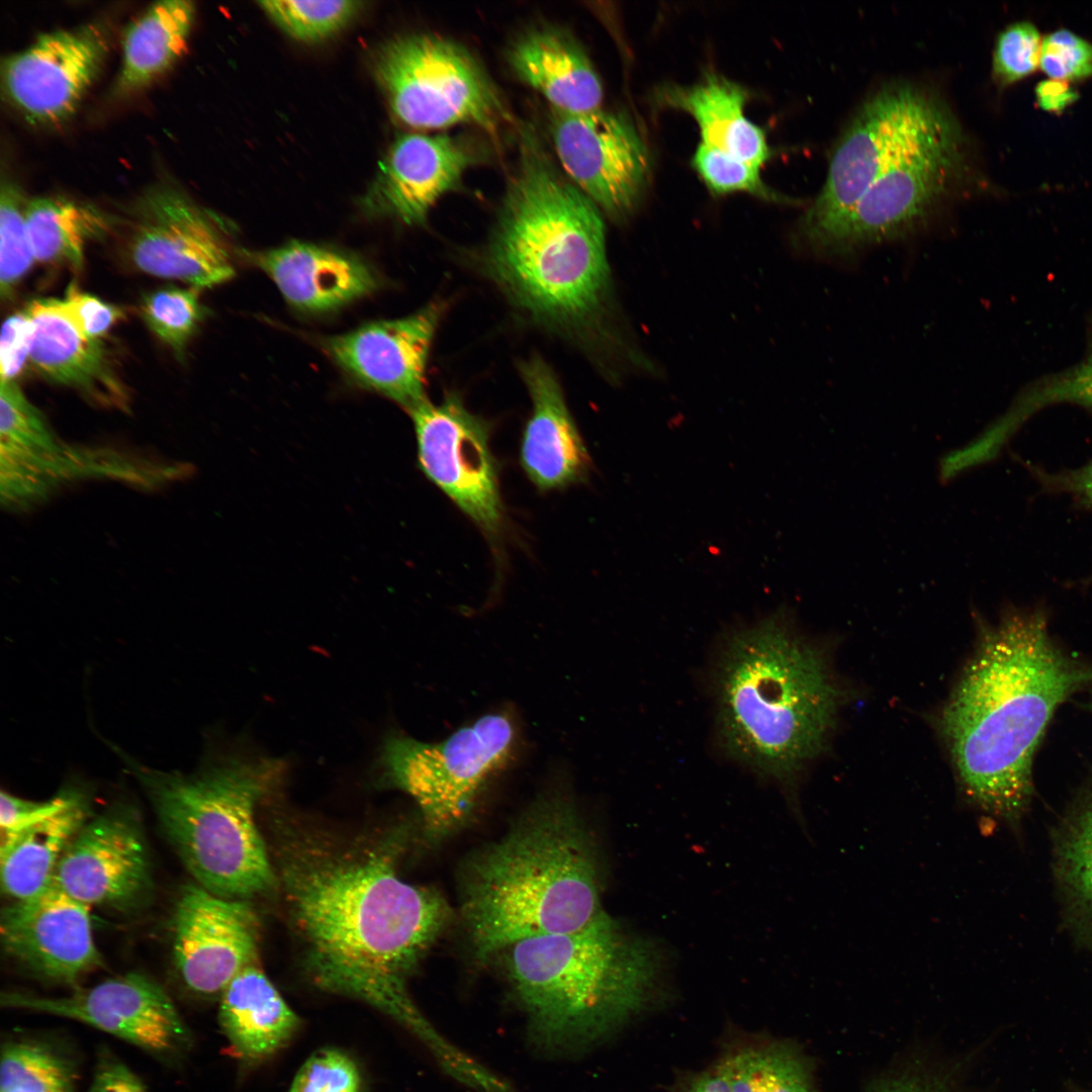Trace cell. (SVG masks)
Instances as JSON below:
<instances>
[{"label":"cell","instance_id":"obj_1","mask_svg":"<svg viewBox=\"0 0 1092 1092\" xmlns=\"http://www.w3.org/2000/svg\"><path fill=\"white\" fill-rule=\"evenodd\" d=\"M398 841L292 832L279 846L277 882L315 985L371 1005L441 1053L407 982L451 914L436 890L401 877Z\"/></svg>","mask_w":1092,"mask_h":1092},{"label":"cell","instance_id":"obj_2","mask_svg":"<svg viewBox=\"0 0 1092 1092\" xmlns=\"http://www.w3.org/2000/svg\"><path fill=\"white\" fill-rule=\"evenodd\" d=\"M481 263L512 305L580 346L607 378L658 373L617 304L600 208L529 131Z\"/></svg>","mask_w":1092,"mask_h":1092},{"label":"cell","instance_id":"obj_3","mask_svg":"<svg viewBox=\"0 0 1092 1092\" xmlns=\"http://www.w3.org/2000/svg\"><path fill=\"white\" fill-rule=\"evenodd\" d=\"M1092 690V661L1053 636L1042 607H1009L984 628L942 718L967 797L1017 823L1034 793L1033 762L1058 708Z\"/></svg>","mask_w":1092,"mask_h":1092},{"label":"cell","instance_id":"obj_4","mask_svg":"<svg viewBox=\"0 0 1092 1092\" xmlns=\"http://www.w3.org/2000/svg\"><path fill=\"white\" fill-rule=\"evenodd\" d=\"M601 882L598 851L574 805L542 796L467 864L460 906L475 957L584 927L605 912Z\"/></svg>","mask_w":1092,"mask_h":1092},{"label":"cell","instance_id":"obj_5","mask_svg":"<svg viewBox=\"0 0 1092 1092\" xmlns=\"http://www.w3.org/2000/svg\"><path fill=\"white\" fill-rule=\"evenodd\" d=\"M497 956L534 1038L547 1049L599 1042L663 995L659 949L606 912L582 928L523 939Z\"/></svg>","mask_w":1092,"mask_h":1092},{"label":"cell","instance_id":"obj_6","mask_svg":"<svg viewBox=\"0 0 1092 1092\" xmlns=\"http://www.w3.org/2000/svg\"><path fill=\"white\" fill-rule=\"evenodd\" d=\"M715 690L725 751L780 782L823 748L841 697L823 656L783 615L729 637Z\"/></svg>","mask_w":1092,"mask_h":1092},{"label":"cell","instance_id":"obj_7","mask_svg":"<svg viewBox=\"0 0 1092 1092\" xmlns=\"http://www.w3.org/2000/svg\"><path fill=\"white\" fill-rule=\"evenodd\" d=\"M127 763L198 885L240 900L273 887L277 875L255 812L281 782L286 770L282 759L235 756L192 775Z\"/></svg>","mask_w":1092,"mask_h":1092},{"label":"cell","instance_id":"obj_8","mask_svg":"<svg viewBox=\"0 0 1092 1092\" xmlns=\"http://www.w3.org/2000/svg\"><path fill=\"white\" fill-rule=\"evenodd\" d=\"M960 128L946 105L929 91L911 84L877 91L838 139L825 183L793 233L792 246L805 255L882 174Z\"/></svg>","mask_w":1092,"mask_h":1092},{"label":"cell","instance_id":"obj_9","mask_svg":"<svg viewBox=\"0 0 1092 1092\" xmlns=\"http://www.w3.org/2000/svg\"><path fill=\"white\" fill-rule=\"evenodd\" d=\"M516 742L507 713H490L439 742L386 736L377 760L382 782L415 801L426 834L446 837L469 817L488 781L508 763Z\"/></svg>","mask_w":1092,"mask_h":1092},{"label":"cell","instance_id":"obj_10","mask_svg":"<svg viewBox=\"0 0 1092 1092\" xmlns=\"http://www.w3.org/2000/svg\"><path fill=\"white\" fill-rule=\"evenodd\" d=\"M376 75L395 117L419 129L470 124L494 132L507 112L494 83L461 44L436 34L384 47Z\"/></svg>","mask_w":1092,"mask_h":1092},{"label":"cell","instance_id":"obj_11","mask_svg":"<svg viewBox=\"0 0 1092 1092\" xmlns=\"http://www.w3.org/2000/svg\"><path fill=\"white\" fill-rule=\"evenodd\" d=\"M964 138L960 128L892 166L805 256L849 264L924 230L969 172Z\"/></svg>","mask_w":1092,"mask_h":1092},{"label":"cell","instance_id":"obj_12","mask_svg":"<svg viewBox=\"0 0 1092 1092\" xmlns=\"http://www.w3.org/2000/svg\"><path fill=\"white\" fill-rule=\"evenodd\" d=\"M156 465L113 451L62 443L16 381L0 385V493L8 509H26L62 483L82 477H118L153 485Z\"/></svg>","mask_w":1092,"mask_h":1092},{"label":"cell","instance_id":"obj_13","mask_svg":"<svg viewBox=\"0 0 1092 1092\" xmlns=\"http://www.w3.org/2000/svg\"><path fill=\"white\" fill-rule=\"evenodd\" d=\"M124 250L141 272L209 288L235 275L232 252L213 218L170 185L146 190L124 222Z\"/></svg>","mask_w":1092,"mask_h":1092},{"label":"cell","instance_id":"obj_14","mask_svg":"<svg viewBox=\"0 0 1092 1092\" xmlns=\"http://www.w3.org/2000/svg\"><path fill=\"white\" fill-rule=\"evenodd\" d=\"M407 413L421 470L485 534L496 536L504 508L487 423L455 393L439 403L426 398Z\"/></svg>","mask_w":1092,"mask_h":1092},{"label":"cell","instance_id":"obj_15","mask_svg":"<svg viewBox=\"0 0 1092 1092\" xmlns=\"http://www.w3.org/2000/svg\"><path fill=\"white\" fill-rule=\"evenodd\" d=\"M550 134L568 179L616 221L637 209L647 185L646 145L622 113L552 110Z\"/></svg>","mask_w":1092,"mask_h":1092},{"label":"cell","instance_id":"obj_16","mask_svg":"<svg viewBox=\"0 0 1092 1092\" xmlns=\"http://www.w3.org/2000/svg\"><path fill=\"white\" fill-rule=\"evenodd\" d=\"M109 40L99 22L40 33L4 60L1 80L7 100L30 124L64 123L101 73Z\"/></svg>","mask_w":1092,"mask_h":1092},{"label":"cell","instance_id":"obj_17","mask_svg":"<svg viewBox=\"0 0 1092 1092\" xmlns=\"http://www.w3.org/2000/svg\"><path fill=\"white\" fill-rule=\"evenodd\" d=\"M1 1004L78 1020L159 1056L177 1055L190 1044L189 1029L171 998L140 973L60 997L8 992Z\"/></svg>","mask_w":1092,"mask_h":1092},{"label":"cell","instance_id":"obj_18","mask_svg":"<svg viewBox=\"0 0 1092 1092\" xmlns=\"http://www.w3.org/2000/svg\"><path fill=\"white\" fill-rule=\"evenodd\" d=\"M258 941V919L248 902L215 895L198 884L181 890L173 920V958L190 992L220 996L242 970L256 963Z\"/></svg>","mask_w":1092,"mask_h":1092},{"label":"cell","instance_id":"obj_19","mask_svg":"<svg viewBox=\"0 0 1092 1092\" xmlns=\"http://www.w3.org/2000/svg\"><path fill=\"white\" fill-rule=\"evenodd\" d=\"M53 882L87 906L130 909L149 897L153 881L147 842L129 808L87 821L64 851Z\"/></svg>","mask_w":1092,"mask_h":1092},{"label":"cell","instance_id":"obj_20","mask_svg":"<svg viewBox=\"0 0 1092 1092\" xmlns=\"http://www.w3.org/2000/svg\"><path fill=\"white\" fill-rule=\"evenodd\" d=\"M445 303L434 300L404 317L369 323L322 340L356 383L410 411L425 400V374Z\"/></svg>","mask_w":1092,"mask_h":1092},{"label":"cell","instance_id":"obj_21","mask_svg":"<svg viewBox=\"0 0 1092 1092\" xmlns=\"http://www.w3.org/2000/svg\"><path fill=\"white\" fill-rule=\"evenodd\" d=\"M89 910L52 881L36 895L3 910V946L39 976L73 984L102 964Z\"/></svg>","mask_w":1092,"mask_h":1092},{"label":"cell","instance_id":"obj_22","mask_svg":"<svg viewBox=\"0 0 1092 1092\" xmlns=\"http://www.w3.org/2000/svg\"><path fill=\"white\" fill-rule=\"evenodd\" d=\"M474 155L460 139L404 133L380 165L370 205L407 224L422 223L435 203L459 186Z\"/></svg>","mask_w":1092,"mask_h":1092},{"label":"cell","instance_id":"obj_23","mask_svg":"<svg viewBox=\"0 0 1092 1092\" xmlns=\"http://www.w3.org/2000/svg\"><path fill=\"white\" fill-rule=\"evenodd\" d=\"M263 271L285 300L305 312H326L375 291L380 283L361 258L333 248L289 242L280 247L237 252Z\"/></svg>","mask_w":1092,"mask_h":1092},{"label":"cell","instance_id":"obj_24","mask_svg":"<svg viewBox=\"0 0 1092 1092\" xmlns=\"http://www.w3.org/2000/svg\"><path fill=\"white\" fill-rule=\"evenodd\" d=\"M519 371L532 402L520 449L527 476L543 490L582 481L590 459L555 373L539 356L520 362Z\"/></svg>","mask_w":1092,"mask_h":1092},{"label":"cell","instance_id":"obj_25","mask_svg":"<svg viewBox=\"0 0 1092 1092\" xmlns=\"http://www.w3.org/2000/svg\"><path fill=\"white\" fill-rule=\"evenodd\" d=\"M24 310L31 327L29 361L41 375L101 403L127 405L103 342L79 330L64 299L36 298Z\"/></svg>","mask_w":1092,"mask_h":1092},{"label":"cell","instance_id":"obj_26","mask_svg":"<svg viewBox=\"0 0 1092 1092\" xmlns=\"http://www.w3.org/2000/svg\"><path fill=\"white\" fill-rule=\"evenodd\" d=\"M509 63L517 77L563 113L601 108L600 77L581 46L567 32L551 26L522 33L511 46Z\"/></svg>","mask_w":1092,"mask_h":1092},{"label":"cell","instance_id":"obj_27","mask_svg":"<svg viewBox=\"0 0 1092 1092\" xmlns=\"http://www.w3.org/2000/svg\"><path fill=\"white\" fill-rule=\"evenodd\" d=\"M660 105L692 115L702 143L761 168L770 151L762 129L744 113L746 90L715 73L696 84L668 85L657 92Z\"/></svg>","mask_w":1092,"mask_h":1092},{"label":"cell","instance_id":"obj_28","mask_svg":"<svg viewBox=\"0 0 1092 1092\" xmlns=\"http://www.w3.org/2000/svg\"><path fill=\"white\" fill-rule=\"evenodd\" d=\"M219 1022L235 1051L247 1061L282 1049L299 1018L257 966L242 970L220 994Z\"/></svg>","mask_w":1092,"mask_h":1092},{"label":"cell","instance_id":"obj_29","mask_svg":"<svg viewBox=\"0 0 1092 1092\" xmlns=\"http://www.w3.org/2000/svg\"><path fill=\"white\" fill-rule=\"evenodd\" d=\"M195 11L192 1L163 0L153 3L129 24L113 88L116 97L144 90L170 70L187 49Z\"/></svg>","mask_w":1092,"mask_h":1092},{"label":"cell","instance_id":"obj_30","mask_svg":"<svg viewBox=\"0 0 1092 1092\" xmlns=\"http://www.w3.org/2000/svg\"><path fill=\"white\" fill-rule=\"evenodd\" d=\"M88 810L78 796L53 816L13 834L0 845L3 891L15 901L32 897L53 881L57 866L75 835L87 822Z\"/></svg>","mask_w":1092,"mask_h":1092},{"label":"cell","instance_id":"obj_31","mask_svg":"<svg viewBox=\"0 0 1092 1092\" xmlns=\"http://www.w3.org/2000/svg\"><path fill=\"white\" fill-rule=\"evenodd\" d=\"M114 225V216L64 196H37L27 202L29 243L34 259L42 263L64 264L79 271L86 244L108 234Z\"/></svg>","mask_w":1092,"mask_h":1092},{"label":"cell","instance_id":"obj_32","mask_svg":"<svg viewBox=\"0 0 1092 1092\" xmlns=\"http://www.w3.org/2000/svg\"><path fill=\"white\" fill-rule=\"evenodd\" d=\"M720 1060L732 1092H816L810 1061L793 1041L747 1043Z\"/></svg>","mask_w":1092,"mask_h":1092},{"label":"cell","instance_id":"obj_33","mask_svg":"<svg viewBox=\"0 0 1092 1092\" xmlns=\"http://www.w3.org/2000/svg\"><path fill=\"white\" fill-rule=\"evenodd\" d=\"M1056 866L1071 915L1092 936V781L1079 794L1060 826Z\"/></svg>","mask_w":1092,"mask_h":1092},{"label":"cell","instance_id":"obj_34","mask_svg":"<svg viewBox=\"0 0 1092 1092\" xmlns=\"http://www.w3.org/2000/svg\"><path fill=\"white\" fill-rule=\"evenodd\" d=\"M74 1078L68 1061L47 1045L23 1040L2 1049L0 1092H75Z\"/></svg>","mask_w":1092,"mask_h":1092},{"label":"cell","instance_id":"obj_35","mask_svg":"<svg viewBox=\"0 0 1092 1092\" xmlns=\"http://www.w3.org/2000/svg\"><path fill=\"white\" fill-rule=\"evenodd\" d=\"M140 313L147 327L181 360L205 315V308L198 288L166 285L145 294Z\"/></svg>","mask_w":1092,"mask_h":1092},{"label":"cell","instance_id":"obj_36","mask_svg":"<svg viewBox=\"0 0 1092 1092\" xmlns=\"http://www.w3.org/2000/svg\"><path fill=\"white\" fill-rule=\"evenodd\" d=\"M28 199L11 181H3L0 191V293L9 299L27 274L34 256L26 226Z\"/></svg>","mask_w":1092,"mask_h":1092},{"label":"cell","instance_id":"obj_37","mask_svg":"<svg viewBox=\"0 0 1092 1092\" xmlns=\"http://www.w3.org/2000/svg\"><path fill=\"white\" fill-rule=\"evenodd\" d=\"M692 165L708 189L718 195L746 192L759 198L785 204H800L772 191L761 179L760 168L701 143Z\"/></svg>","mask_w":1092,"mask_h":1092},{"label":"cell","instance_id":"obj_38","mask_svg":"<svg viewBox=\"0 0 1092 1092\" xmlns=\"http://www.w3.org/2000/svg\"><path fill=\"white\" fill-rule=\"evenodd\" d=\"M287 33L301 40H318L343 27L358 9L355 1L272 0L259 3Z\"/></svg>","mask_w":1092,"mask_h":1092},{"label":"cell","instance_id":"obj_39","mask_svg":"<svg viewBox=\"0 0 1092 1092\" xmlns=\"http://www.w3.org/2000/svg\"><path fill=\"white\" fill-rule=\"evenodd\" d=\"M1042 39L1028 21L1005 27L996 38L992 73L1000 86H1008L1032 74L1040 63Z\"/></svg>","mask_w":1092,"mask_h":1092},{"label":"cell","instance_id":"obj_40","mask_svg":"<svg viewBox=\"0 0 1092 1092\" xmlns=\"http://www.w3.org/2000/svg\"><path fill=\"white\" fill-rule=\"evenodd\" d=\"M1026 413L1027 410L1020 402L970 443L945 453L938 463L939 482L947 484L968 470L996 457Z\"/></svg>","mask_w":1092,"mask_h":1092},{"label":"cell","instance_id":"obj_41","mask_svg":"<svg viewBox=\"0 0 1092 1092\" xmlns=\"http://www.w3.org/2000/svg\"><path fill=\"white\" fill-rule=\"evenodd\" d=\"M360 1075L355 1063L332 1049L314 1052L300 1067L289 1092H359Z\"/></svg>","mask_w":1092,"mask_h":1092},{"label":"cell","instance_id":"obj_42","mask_svg":"<svg viewBox=\"0 0 1092 1092\" xmlns=\"http://www.w3.org/2000/svg\"><path fill=\"white\" fill-rule=\"evenodd\" d=\"M1040 69L1061 81L1092 76V43L1068 29H1059L1042 39Z\"/></svg>","mask_w":1092,"mask_h":1092},{"label":"cell","instance_id":"obj_43","mask_svg":"<svg viewBox=\"0 0 1092 1092\" xmlns=\"http://www.w3.org/2000/svg\"><path fill=\"white\" fill-rule=\"evenodd\" d=\"M1024 399L1030 407L1068 401L1092 412V347L1080 364L1045 381Z\"/></svg>","mask_w":1092,"mask_h":1092},{"label":"cell","instance_id":"obj_44","mask_svg":"<svg viewBox=\"0 0 1092 1092\" xmlns=\"http://www.w3.org/2000/svg\"><path fill=\"white\" fill-rule=\"evenodd\" d=\"M77 796L78 794L73 791H64L46 801H31L2 791L1 835L17 833L37 824L67 807Z\"/></svg>","mask_w":1092,"mask_h":1092},{"label":"cell","instance_id":"obj_45","mask_svg":"<svg viewBox=\"0 0 1092 1092\" xmlns=\"http://www.w3.org/2000/svg\"><path fill=\"white\" fill-rule=\"evenodd\" d=\"M64 301L79 330L93 339H100L124 315L117 306L82 292L75 284L67 289Z\"/></svg>","mask_w":1092,"mask_h":1092},{"label":"cell","instance_id":"obj_46","mask_svg":"<svg viewBox=\"0 0 1092 1092\" xmlns=\"http://www.w3.org/2000/svg\"><path fill=\"white\" fill-rule=\"evenodd\" d=\"M31 327L25 310L9 315L2 325L0 340L1 381H10L22 372L29 360Z\"/></svg>","mask_w":1092,"mask_h":1092},{"label":"cell","instance_id":"obj_47","mask_svg":"<svg viewBox=\"0 0 1092 1092\" xmlns=\"http://www.w3.org/2000/svg\"><path fill=\"white\" fill-rule=\"evenodd\" d=\"M1028 469L1043 489L1067 493L1077 505L1092 510V460L1079 468L1053 473L1031 465Z\"/></svg>","mask_w":1092,"mask_h":1092},{"label":"cell","instance_id":"obj_48","mask_svg":"<svg viewBox=\"0 0 1092 1092\" xmlns=\"http://www.w3.org/2000/svg\"><path fill=\"white\" fill-rule=\"evenodd\" d=\"M88 1092H147L140 1078L120 1060L103 1052Z\"/></svg>","mask_w":1092,"mask_h":1092},{"label":"cell","instance_id":"obj_49","mask_svg":"<svg viewBox=\"0 0 1092 1092\" xmlns=\"http://www.w3.org/2000/svg\"><path fill=\"white\" fill-rule=\"evenodd\" d=\"M867 1092H954L948 1082L937 1074L913 1068L884 1076L875 1081Z\"/></svg>","mask_w":1092,"mask_h":1092},{"label":"cell","instance_id":"obj_50","mask_svg":"<svg viewBox=\"0 0 1092 1092\" xmlns=\"http://www.w3.org/2000/svg\"><path fill=\"white\" fill-rule=\"evenodd\" d=\"M678 1092H732L731 1081L721 1060L712 1068L685 1079Z\"/></svg>","mask_w":1092,"mask_h":1092},{"label":"cell","instance_id":"obj_51","mask_svg":"<svg viewBox=\"0 0 1092 1092\" xmlns=\"http://www.w3.org/2000/svg\"><path fill=\"white\" fill-rule=\"evenodd\" d=\"M1035 96L1043 110L1058 113L1074 103L1078 94L1068 82L1049 79L1036 85Z\"/></svg>","mask_w":1092,"mask_h":1092},{"label":"cell","instance_id":"obj_52","mask_svg":"<svg viewBox=\"0 0 1092 1092\" xmlns=\"http://www.w3.org/2000/svg\"><path fill=\"white\" fill-rule=\"evenodd\" d=\"M1089 696L1083 701L1078 702V705L1085 711L1092 714V690L1088 692Z\"/></svg>","mask_w":1092,"mask_h":1092},{"label":"cell","instance_id":"obj_53","mask_svg":"<svg viewBox=\"0 0 1092 1092\" xmlns=\"http://www.w3.org/2000/svg\"><path fill=\"white\" fill-rule=\"evenodd\" d=\"M3 1092H26V1091L19 1090V1089H11V1090H7V1091H3Z\"/></svg>","mask_w":1092,"mask_h":1092},{"label":"cell","instance_id":"obj_54","mask_svg":"<svg viewBox=\"0 0 1092 1092\" xmlns=\"http://www.w3.org/2000/svg\"><path fill=\"white\" fill-rule=\"evenodd\" d=\"M1084 581H1085V583H1092V576H1089L1088 578H1086L1085 580H1083V582H1084Z\"/></svg>","mask_w":1092,"mask_h":1092}]
</instances>
